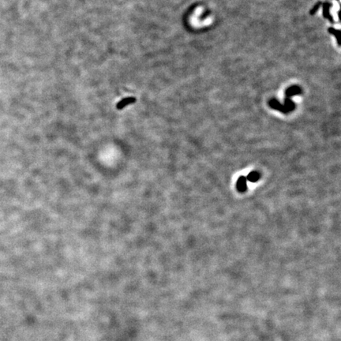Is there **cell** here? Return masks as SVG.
I'll return each mask as SVG.
<instances>
[{
	"instance_id": "1",
	"label": "cell",
	"mask_w": 341,
	"mask_h": 341,
	"mask_svg": "<svg viewBox=\"0 0 341 341\" xmlns=\"http://www.w3.org/2000/svg\"><path fill=\"white\" fill-rule=\"evenodd\" d=\"M246 178L245 176H241L237 181V189L240 192H245L247 190Z\"/></svg>"
},
{
	"instance_id": "2",
	"label": "cell",
	"mask_w": 341,
	"mask_h": 341,
	"mask_svg": "<svg viewBox=\"0 0 341 341\" xmlns=\"http://www.w3.org/2000/svg\"><path fill=\"white\" fill-rule=\"evenodd\" d=\"M260 176L261 175L259 172H257V171H252V172H250V173L249 174L248 176L246 177V179L249 180L250 182L254 183V182H257V180L260 179Z\"/></svg>"
},
{
	"instance_id": "3",
	"label": "cell",
	"mask_w": 341,
	"mask_h": 341,
	"mask_svg": "<svg viewBox=\"0 0 341 341\" xmlns=\"http://www.w3.org/2000/svg\"><path fill=\"white\" fill-rule=\"evenodd\" d=\"M133 102H134V98H132V97H130V98H127V99H125L123 100V101H121L118 104V108L119 109H122V108H123L126 105H128L129 104H131V103H133Z\"/></svg>"
}]
</instances>
